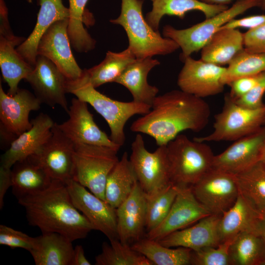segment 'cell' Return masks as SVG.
<instances>
[{"mask_svg":"<svg viewBox=\"0 0 265 265\" xmlns=\"http://www.w3.org/2000/svg\"><path fill=\"white\" fill-rule=\"evenodd\" d=\"M210 113L203 98L173 90L157 96L149 112L135 120L130 130L150 135L159 146L166 145L184 131L202 130Z\"/></svg>","mask_w":265,"mask_h":265,"instance_id":"6da1fadb","label":"cell"},{"mask_svg":"<svg viewBox=\"0 0 265 265\" xmlns=\"http://www.w3.org/2000/svg\"><path fill=\"white\" fill-rule=\"evenodd\" d=\"M29 224L42 233H57L72 241L85 238L94 230L74 205L66 184L53 180L45 189L17 199Z\"/></svg>","mask_w":265,"mask_h":265,"instance_id":"7a4b0ae2","label":"cell"},{"mask_svg":"<svg viewBox=\"0 0 265 265\" xmlns=\"http://www.w3.org/2000/svg\"><path fill=\"white\" fill-rule=\"evenodd\" d=\"M67 92L87 102L105 119L110 130V139L120 146L125 142L124 128L128 120L135 114L147 113L151 108L150 105L133 101L111 99L98 91L82 76L75 80L67 79Z\"/></svg>","mask_w":265,"mask_h":265,"instance_id":"3957f363","label":"cell"},{"mask_svg":"<svg viewBox=\"0 0 265 265\" xmlns=\"http://www.w3.org/2000/svg\"><path fill=\"white\" fill-rule=\"evenodd\" d=\"M143 0H121V12L110 22L121 26L129 40V47L137 59L166 55L180 48L173 40L163 37L153 29L142 14Z\"/></svg>","mask_w":265,"mask_h":265,"instance_id":"277c9868","label":"cell"},{"mask_svg":"<svg viewBox=\"0 0 265 265\" xmlns=\"http://www.w3.org/2000/svg\"><path fill=\"white\" fill-rule=\"evenodd\" d=\"M166 146L173 184L192 186L213 168L214 155L206 142L180 134Z\"/></svg>","mask_w":265,"mask_h":265,"instance_id":"5b68a950","label":"cell"},{"mask_svg":"<svg viewBox=\"0 0 265 265\" xmlns=\"http://www.w3.org/2000/svg\"><path fill=\"white\" fill-rule=\"evenodd\" d=\"M265 124V104L257 108L244 107L227 93L221 111L214 116L212 132L194 139L204 142L236 141L256 132Z\"/></svg>","mask_w":265,"mask_h":265,"instance_id":"8992f818","label":"cell"},{"mask_svg":"<svg viewBox=\"0 0 265 265\" xmlns=\"http://www.w3.org/2000/svg\"><path fill=\"white\" fill-rule=\"evenodd\" d=\"M261 0H238L231 7L216 15L187 28L178 29L165 26L164 37L174 40L182 50L181 59L184 60L202 49L210 39L225 24L249 9L260 7Z\"/></svg>","mask_w":265,"mask_h":265,"instance_id":"52a82bcc","label":"cell"},{"mask_svg":"<svg viewBox=\"0 0 265 265\" xmlns=\"http://www.w3.org/2000/svg\"><path fill=\"white\" fill-rule=\"evenodd\" d=\"M118 151L104 146L75 144L73 180L105 200L106 179L119 160Z\"/></svg>","mask_w":265,"mask_h":265,"instance_id":"ba28073f","label":"cell"},{"mask_svg":"<svg viewBox=\"0 0 265 265\" xmlns=\"http://www.w3.org/2000/svg\"><path fill=\"white\" fill-rule=\"evenodd\" d=\"M130 160L137 181L147 196L153 195L172 182L166 145L159 146L153 152L145 147L140 134L131 145Z\"/></svg>","mask_w":265,"mask_h":265,"instance_id":"9c48e42d","label":"cell"},{"mask_svg":"<svg viewBox=\"0 0 265 265\" xmlns=\"http://www.w3.org/2000/svg\"><path fill=\"white\" fill-rule=\"evenodd\" d=\"M24 37L13 33L8 19V9L4 0H0V67L3 79L8 85L7 94L14 95L18 84L31 72L33 67L26 62L17 50Z\"/></svg>","mask_w":265,"mask_h":265,"instance_id":"30bf717a","label":"cell"},{"mask_svg":"<svg viewBox=\"0 0 265 265\" xmlns=\"http://www.w3.org/2000/svg\"><path fill=\"white\" fill-rule=\"evenodd\" d=\"M191 186L196 198L212 214L222 215L239 195L234 174L214 168Z\"/></svg>","mask_w":265,"mask_h":265,"instance_id":"8fae6325","label":"cell"},{"mask_svg":"<svg viewBox=\"0 0 265 265\" xmlns=\"http://www.w3.org/2000/svg\"><path fill=\"white\" fill-rule=\"evenodd\" d=\"M75 145L55 123L49 138L29 157L39 164L52 180L66 184L73 180Z\"/></svg>","mask_w":265,"mask_h":265,"instance_id":"7c38bea8","label":"cell"},{"mask_svg":"<svg viewBox=\"0 0 265 265\" xmlns=\"http://www.w3.org/2000/svg\"><path fill=\"white\" fill-rule=\"evenodd\" d=\"M177 84L180 90L203 98L221 93L225 84L222 77L226 68L190 56L184 60Z\"/></svg>","mask_w":265,"mask_h":265,"instance_id":"4fadbf2b","label":"cell"},{"mask_svg":"<svg viewBox=\"0 0 265 265\" xmlns=\"http://www.w3.org/2000/svg\"><path fill=\"white\" fill-rule=\"evenodd\" d=\"M66 184L74 205L94 230L103 233L109 240L119 239L116 209L74 180Z\"/></svg>","mask_w":265,"mask_h":265,"instance_id":"5bb4252c","label":"cell"},{"mask_svg":"<svg viewBox=\"0 0 265 265\" xmlns=\"http://www.w3.org/2000/svg\"><path fill=\"white\" fill-rule=\"evenodd\" d=\"M69 18L53 24L41 38L37 54L51 60L69 80L80 78L83 72L78 65L71 49L68 34Z\"/></svg>","mask_w":265,"mask_h":265,"instance_id":"9a60e30c","label":"cell"},{"mask_svg":"<svg viewBox=\"0 0 265 265\" xmlns=\"http://www.w3.org/2000/svg\"><path fill=\"white\" fill-rule=\"evenodd\" d=\"M25 80L29 83L42 104L52 107L58 105L68 112L67 79L49 58L38 55L31 72Z\"/></svg>","mask_w":265,"mask_h":265,"instance_id":"2e32d148","label":"cell"},{"mask_svg":"<svg viewBox=\"0 0 265 265\" xmlns=\"http://www.w3.org/2000/svg\"><path fill=\"white\" fill-rule=\"evenodd\" d=\"M179 186V189L167 215L146 238L159 240L167 235L188 227L212 214L196 198L191 186Z\"/></svg>","mask_w":265,"mask_h":265,"instance_id":"e0dca14e","label":"cell"},{"mask_svg":"<svg viewBox=\"0 0 265 265\" xmlns=\"http://www.w3.org/2000/svg\"><path fill=\"white\" fill-rule=\"evenodd\" d=\"M69 118L58 127L75 144H86L106 146L118 151L121 146L114 143L94 121L88 103L74 98L67 112Z\"/></svg>","mask_w":265,"mask_h":265,"instance_id":"ac0fdd59","label":"cell"},{"mask_svg":"<svg viewBox=\"0 0 265 265\" xmlns=\"http://www.w3.org/2000/svg\"><path fill=\"white\" fill-rule=\"evenodd\" d=\"M42 103L34 94L19 88L13 96L6 93L0 84V131L7 132L17 138L30 129L29 120L31 111L37 110Z\"/></svg>","mask_w":265,"mask_h":265,"instance_id":"d6986e66","label":"cell"},{"mask_svg":"<svg viewBox=\"0 0 265 265\" xmlns=\"http://www.w3.org/2000/svg\"><path fill=\"white\" fill-rule=\"evenodd\" d=\"M265 140V126L240 138L220 154L215 156L213 168L235 174L259 161Z\"/></svg>","mask_w":265,"mask_h":265,"instance_id":"ffe728a7","label":"cell"},{"mask_svg":"<svg viewBox=\"0 0 265 265\" xmlns=\"http://www.w3.org/2000/svg\"><path fill=\"white\" fill-rule=\"evenodd\" d=\"M146 194L137 181L128 197L116 209L119 239L130 244L142 238L146 229Z\"/></svg>","mask_w":265,"mask_h":265,"instance_id":"44dd1931","label":"cell"},{"mask_svg":"<svg viewBox=\"0 0 265 265\" xmlns=\"http://www.w3.org/2000/svg\"><path fill=\"white\" fill-rule=\"evenodd\" d=\"M30 129L19 135L0 157V166L11 169L17 161L35 154L52 134L55 122L47 114L40 113L32 119Z\"/></svg>","mask_w":265,"mask_h":265,"instance_id":"7402d4cb","label":"cell"},{"mask_svg":"<svg viewBox=\"0 0 265 265\" xmlns=\"http://www.w3.org/2000/svg\"><path fill=\"white\" fill-rule=\"evenodd\" d=\"M221 215L211 214L195 224L173 232L158 241L168 247H182L197 251L220 243L218 223Z\"/></svg>","mask_w":265,"mask_h":265,"instance_id":"603a6c76","label":"cell"},{"mask_svg":"<svg viewBox=\"0 0 265 265\" xmlns=\"http://www.w3.org/2000/svg\"><path fill=\"white\" fill-rule=\"evenodd\" d=\"M37 2L40 9L35 26L29 36L17 48L22 57L33 67L42 35L55 22L69 18V8L63 5L62 0H37Z\"/></svg>","mask_w":265,"mask_h":265,"instance_id":"cb8c5ba5","label":"cell"},{"mask_svg":"<svg viewBox=\"0 0 265 265\" xmlns=\"http://www.w3.org/2000/svg\"><path fill=\"white\" fill-rule=\"evenodd\" d=\"M160 62L152 57L136 59L124 70L114 82L127 88L133 101L152 106L159 89L147 81L149 72Z\"/></svg>","mask_w":265,"mask_h":265,"instance_id":"d4e9b609","label":"cell"},{"mask_svg":"<svg viewBox=\"0 0 265 265\" xmlns=\"http://www.w3.org/2000/svg\"><path fill=\"white\" fill-rule=\"evenodd\" d=\"M228 7L227 5L211 4L200 0H154L152 8L145 18L153 29L159 31L160 21L165 15L176 16L183 19L187 12L198 11L207 19Z\"/></svg>","mask_w":265,"mask_h":265,"instance_id":"484cf974","label":"cell"},{"mask_svg":"<svg viewBox=\"0 0 265 265\" xmlns=\"http://www.w3.org/2000/svg\"><path fill=\"white\" fill-rule=\"evenodd\" d=\"M263 215L239 193L235 204L221 215L218 227L220 243L243 231H254Z\"/></svg>","mask_w":265,"mask_h":265,"instance_id":"4316f807","label":"cell"},{"mask_svg":"<svg viewBox=\"0 0 265 265\" xmlns=\"http://www.w3.org/2000/svg\"><path fill=\"white\" fill-rule=\"evenodd\" d=\"M72 242L57 233H42L35 238L29 252L36 265H71L74 248Z\"/></svg>","mask_w":265,"mask_h":265,"instance_id":"83f0119b","label":"cell"},{"mask_svg":"<svg viewBox=\"0 0 265 265\" xmlns=\"http://www.w3.org/2000/svg\"><path fill=\"white\" fill-rule=\"evenodd\" d=\"M244 49L243 33L238 29L221 28L201 50V59L219 66L228 65Z\"/></svg>","mask_w":265,"mask_h":265,"instance_id":"f1b7e54d","label":"cell"},{"mask_svg":"<svg viewBox=\"0 0 265 265\" xmlns=\"http://www.w3.org/2000/svg\"><path fill=\"white\" fill-rule=\"evenodd\" d=\"M11 180L12 192L17 199L45 189L53 180L45 170L29 157L13 165Z\"/></svg>","mask_w":265,"mask_h":265,"instance_id":"f546056e","label":"cell"},{"mask_svg":"<svg viewBox=\"0 0 265 265\" xmlns=\"http://www.w3.org/2000/svg\"><path fill=\"white\" fill-rule=\"evenodd\" d=\"M137 181L126 152L109 173L106 179L105 201L116 209L130 195Z\"/></svg>","mask_w":265,"mask_h":265,"instance_id":"4dcf8cb0","label":"cell"},{"mask_svg":"<svg viewBox=\"0 0 265 265\" xmlns=\"http://www.w3.org/2000/svg\"><path fill=\"white\" fill-rule=\"evenodd\" d=\"M136 59L129 47L119 53L108 51L100 64L88 69H84L81 76L96 88L105 83L114 82Z\"/></svg>","mask_w":265,"mask_h":265,"instance_id":"1f68e13d","label":"cell"},{"mask_svg":"<svg viewBox=\"0 0 265 265\" xmlns=\"http://www.w3.org/2000/svg\"><path fill=\"white\" fill-rule=\"evenodd\" d=\"M230 265H264L265 249L254 231L240 233L232 238L229 247Z\"/></svg>","mask_w":265,"mask_h":265,"instance_id":"d6a6232c","label":"cell"},{"mask_svg":"<svg viewBox=\"0 0 265 265\" xmlns=\"http://www.w3.org/2000/svg\"><path fill=\"white\" fill-rule=\"evenodd\" d=\"M239 193L262 214H265V166L260 161L234 174Z\"/></svg>","mask_w":265,"mask_h":265,"instance_id":"836d02e7","label":"cell"},{"mask_svg":"<svg viewBox=\"0 0 265 265\" xmlns=\"http://www.w3.org/2000/svg\"><path fill=\"white\" fill-rule=\"evenodd\" d=\"M131 246L149 260L153 265H190L191 250L189 248L166 247L157 240L147 238L134 242Z\"/></svg>","mask_w":265,"mask_h":265,"instance_id":"e575fe53","label":"cell"},{"mask_svg":"<svg viewBox=\"0 0 265 265\" xmlns=\"http://www.w3.org/2000/svg\"><path fill=\"white\" fill-rule=\"evenodd\" d=\"M88 0H69V18L68 34L72 46L79 53L93 50L96 41L84 27V21L92 18V14L85 9Z\"/></svg>","mask_w":265,"mask_h":265,"instance_id":"d590c367","label":"cell"},{"mask_svg":"<svg viewBox=\"0 0 265 265\" xmlns=\"http://www.w3.org/2000/svg\"><path fill=\"white\" fill-rule=\"evenodd\" d=\"M104 242L102 252L95 257L96 265H153L144 255L133 249L130 244L119 239Z\"/></svg>","mask_w":265,"mask_h":265,"instance_id":"8d00e7d4","label":"cell"},{"mask_svg":"<svg viewBox=\"0 0 265 265\" xmlns=\"http://www.w3.org/2000/svg\"><path fill=\"white\" fill-rule=\"evenodd\" d=\"M179 189L171 183L158 193L147 196L146 230L148 232L158 226L169 212Z\"/></svg>","mask_w":265,"mask_h":265,"instance_id":"74e56055","label":"cell"},{"mask_svg":"<svg viewBox=\"0 0 265 265\" xmlns=\"http://www.w3.org/2000/svg\"><path fill=\"white\" fill-rule=\"evenodd\" d=\"M265 71V53L250 52L244 49L228 64L222 82L228 85L233 80L244 76L255 75Z\"/></svg>","mask_w":265,"mask_h":265,"instance_id":"f35d334b","label":"cell"},{"mask_svg":"<svg viewBox=\"0 0 265 265\" xmlns=\"http://www.w3.org/2000/svg\"><path fill=\"white\" fill-rule=\"evenodd\" d=\"M232 239L221 242L216 246L191 250L190 265H230L229 247Z\"/></svg>","mask_w":265,"mask_h":265,"instance_id":"ab89813d","label":"cell"},{"mask_svg":"<svg viewBox=\"0 0 265 265\" xmlns=\"http://www.w3.org/2000/svg\"><path fill=\"white\" fill-rule=\"evenodd\" d=\"M35 238L4 225H0V244L12 248H20L28 251L33 248Z\"/></svg>","mask_w":265,"mask_h":265,"instance_id":"60d3db41","label":"cell"},{"mask_svg":"<svg viewBox=\"0 0 265 265\" xmlns=\"http://www.w3.org/2000/svg\"><path fill=\"white\" fill-rule=\"evenodd\" d=\"M265 93V71L262 72L253 88L243 97L235 100L240 106L248 108H257L263 106V98Z\"/></svg>","mask_w":265,"mask_h":265,"instance_id":"b9f144b4","label":"cell"},{"mask_svg":"<svg viewBox=\"0 0 265 265\" xmlns=\"http://www.w3.org/2000/svg\"><path fill=\"white\" fill-rule=\"evenodd\" d=\"M244 48L255 53H265V24L243 33Z\"/></svg>","mask_w":265,"mask_h":265,"instance_id":"7bdbcfd3","label":"cell"},{"mask_svg":"<svg viewBox=\"0 0 265 265\" xmlns=\"http://www.w3.org/2000/svg\"><path fill=\"white\" fill-rule=\"evenodd\" d=\"M261 73L240 77L231 81L228 84L231 88L230 96L236 100L247 94L255 86Z\"/></svg>","mask_w":265,"mask_h":265,"instance_id":"ee69618b","label":"cell"},{"mask_svg":"<svg viewBox=\"0 0 265 265\" xmlns=\"http://www.w3.org/2000/svg\"><path fill=\"white\" fill-rule=\"evenodd\" d=\"M265 24V14L254 15L242 18H234L222 26L221 28H246L248 30L257 28Z\"/></svg>","mask_w":265,"mask_h":265,"instance_id":"f6af8a7d","label":"cell"},{"mask_svg":"<svg viewBox=\"0 0 265 265\" xmlns=\"http://www.w3.org/2000/svg\"><path fill=\"white\" fill-rule=\"evenodd\" d=\"M11 169L0 166V209L3 208L4 197L7 190L11 186Z\"/></svg>","mask_w":265,"mask_h":265,"instance_id":"bcb514c9","label":"cell"},{"mask_svg":"<svg viewBox=\"0 0 265 265\" xmlns=\"http://www.w3.org/2000/svg\"><path fill=\"white\" fill-rule=\"evenodd\" d=\"M91 264L85 256L83 248L78 245L74 248L71 265H90Z\"/></svg>","mask_w":265,"mask_h":265,"instance_id":"7dc6e473","label":"cell"},{"mask_svg":"<svg viewBox=\"0 0 265 265\" xmlns=\"http://www.w3.org/2000/svg\"><path fill=\"white\" fill-rule=\"evenodd\" d=\"M254 231L261 238L265 249V214L259 220ZM264 265H265V262Z\"/></svg>","mask_w":265,"mask_h":265,"instance_id":"c3c4849f","label":"cell"},{"mask_svg":"<svg viewBox=\"0 0 265 265\" xmlns=\"http://www.w3.org/2000/svg\"><path fill=\"white\" fill-rule=\"evenodd\" d=\"M207 3L217 5H227L233 0H200Z\"/></svg>","mask_w":265,"mask_h":265,"instance_id":"681fc988","label":"cell"},{"mask_svg":"<svg viewBox=\"0 0 265 265\" xmlns=\"http://www.w3.org/2000/svg\"><path fill=\"white\" fill-rule=\"evenodd\" d=\"M259 161L261 162L265 166V140L261 150Z\"/></svg>","mask_w":265,"mask_h":265,"instance_id":"f907efd6","label":"cell"},{"mask_svg":"<svg viewBox=\"0 0 265 265\" xmlns=\"http://www.w3.org/2000/svg\"><path fill=\"white\" fill-rule=\"evenodd\" d=\"M260 7L263 10H265V0H261V4Z\"/></svg>","mask_w":265,"mask_h":265,"instance_id":"816d5d0a","label":"cell"},{"mask_svg":"<svg viewBox=\"0 0 265 265\" xmlns=\"http://www.w3.org/2000/svg\"><path fill=\"white\" fill-rule=\"evenodd\" d=\"M28 2L31 3L32 0H26Z\"/></svg>","mask_w":265,"mask_h":265,"instance_id":"f5cc1de1","label":"cell"},{"mask_svg":"<svg viewBox=\"0 0 265 265\" xmlns=\"http://www.w3.org/2000/svg\"><path fill=\"white\" fill-rule=\"evenodd\" d=\"M152 1L154 0H151Z\"/></svg>","mask_w":265,"mask_h":265,"instance_id":"db71d44e","label":"cell"}]
</instances>
